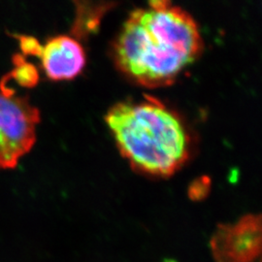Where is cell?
<instances>
[{
    "label": "cell",
    "instance_id": "6da1fadb",
    "mask_svg": "<svg viewBox=\"0 0 262 262\" xmlns=\"http://www.w3.org/2000/svg\"><path fill=\"white\" fill-rule=\"evenodd\" d=\"M196 21L170 1L154 0L133 10L114 44L117 67L146 88L172 84L201 53Z\"/></svg>",
    "mask_w": 262,
    "mask_h": 262
},
{
    "label": "cell",
    "instance_id": "7a4b0ae2",
    "mask_svg": "<svg viewBox=\"0 0 262 262\" xmlns=\"http://www.w3.org/2000/svg\"><path fill=\"white\" fill-rule=\"evenodd\" d=\"M106 122L122 156L135 170L168 177L189 156V138L180 117L156 97L115 104Z\"/></svg>",
    "mask_w": 262,
    "mask_h": 262
},
{
    "label": "cell",
    "instance_id": "3957f363",
    "mask_svg": "<svg viewBox=\"0 0 262 262\" xmlns=\"http://www.w3.org/2000/svg\"><path fill=\"white\" fill-rule=\"evenodd\" d=\"M39 122V109L8 86L5 76L0 82V169L15 167L30 150Z\"/></svg>",
    "mask_w": 262,
    "mask_h": 262
},
{
    "label": "cell",
    "instance_id": "277c9868",
    "mask_svg": "<svg viewBox=\"0 0 262 262\" xmlns=\"http://www.w3.org/2000/svg\"><path fill=\"white\" fill-rule=\"evenodd\" d=\"M211 246L216 262H259L260 215H245L236 224L220 226Z\"/></svg>",
    "mask_w": 262,
    "mask_h": 262
},
{
    "label": "cell",
    "instance_id": "5b68a950",
    "mask_svg": "<svg viewBox=\"0 0 262 262\" xmlns=\"http://www.w3.org/2000/svg\"><path fill=\"white\" fill-rule=\"evenodd\" d=\"M35 56L41 58L46 74L53 80L73 79L85 64L82 45L68 35L50 38L44 45L39 43Z\"/></svg>",
    "mask_w": 262,
    "mask_h": 262
},
{
    "label": "cell",
    "instance_id": "8992f818",
    "mask_svg": "<svg viewBox=\"0 0 262 262\" xmlns=\"http://www.w3.org/2000/svg\"><path fill=\"white\" fill-rule=\"evenodd\" d=\"M105 5L102 8H93V9H85L78 7V15L76 19L75 25L73 28V32L78 35H84V33L93 31L94 28L99 25L100 18L102 17L104 12L106 11Z\"/></svg>",
    "mask_w": 262,
    "mask_h": 262
},
{
    "label": "cell",
    "instance_id": "52a82bcc",
    "mask_svg": "<svg viewBox=\"0 0 262 262\" xmlns=\"http://www.w3.org/2000/svg\"><path fill=\"white\" fill-rule=\"evenodd\" d=\"M16 67L13 69L9 74L12 78L15 79L19 84L32 86L38 82V72L36 68L32 64L28 63L24 58H19L18 61L15 58Z\"/></svg>",
    "mask_w": 262,
    "mask_h": 262
},
{
    "label": "cell",
    "instance_id": "ba28073f",
    "mask_svg": "<svg viewBox=\"0 0 262 262\" xmlns=\"http://www.w3.org/2000/svg\"><path fill=\"white\" fill-rule=\"evenodd\" d=\"M164 262H175V261H172V260H166V261Z\"/></svg>",
    "mask_w": 262,
    "mask_h": 262
}]
</instances>
